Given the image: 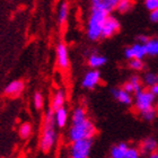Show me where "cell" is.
I'll return each mask as SVG.
<instances>
[{
    "mask_svg": "<svg viewBox=\"0 0 158 158\" xmlns=\"http://www.w3.org/2000/svg\"><path fill=\"white\" fill-rule=\"evenodd\" d=\"M56 118L54 111L50 107L44 114L43 118V130L41 140H40V148L44 152H49L54 147L58 140V133L56 130Z\"/></svg>",
    "mask_w": 158,
    "mask_h": 158,
    "instance_id": "6da1fadb",
    "label": "cell"
},
{
    "mask_svg": "<svg viewBox=\"0 0 158 158\" xmlns=\"http://www.w3.org/2000/svg\"><path fill=\"white\" fill-rule=\"evenodd\" d=\"M109 16L110 15L103 13V11L90 10L88 20H87V27H86V34L90 41L95 42V41L102 39L103 26Z\"/></svg>",
    "mask_w": 158,
    "mask_h": 158,
    "instance_id": "7a4b0ae2",
    "label": "cell"
},
{
    "mask_svg": "<svg viewBox=\"0 0 158 158\" xmlns=\"http://www.w3.org/2000/svg\"><path fill=\"white\" fill-rule=\"evenodd\" d=\"M96 127L89 118L81 123H77V124H71L69 131H68V139L70 142H76L80 140H88L93 139L95 137Z\"/></svg>",
    "mask_w": 158,
    "mask_h": 158,
    "instance_id": "3957f363",
    "label": "cell"
},
{
    "mask_svg": "<svg viewBox=\"0 0 158 158\" xmlns=\"http://www.w3.org/2000/svg\"><path fill=\"white\" fill-rule=\"evenodd\" d=\"M156 97L157 96L150 89H142L141 92L135 95L133 105L139 113L145 112L147 110L152 109L156 105Z\"/></svg>",
    "mask_w": 158,
    "mask_h": 158,
    "instance_id": "277c9868",
    "label": "cell"
},
{
    "mask_svg": "<svg viewBox=\"0 0 158 158\" xmlns=\"http://www.w3.org/2000/svg\"><path fill=\"white\" fill-rule=\"evenodd\" d=\"M93 147V139L80 140V141L71 142L69 147L70 158H88Z\"/></svg>",
    "mask_w": 158,
    "mask_h": 158,
    "instance_id": "5b68a950",
    "label": "cell"
},
{
    "mask_svg": "<svg viewBox=\"0 0 158 158\" xmlns=\"http://www.w3.org/2000/svg\"><path fill=\"white\" fill-rule=\"evenodd\" d=\"M56 63H58V67L62 70L68 69L70 66L69 52H68L67 45L63 42H60L56 44Z\"/></svg>",
    "mask_w": 158,
    "mask_h": 158,
    "instance_id": "8992f818",
    "label": "cell"
},
{
    "mask_svg": "<svg viewBox=\"0 0 158 158\" xmlns=\"http://www.w3.org/2000/svg\"><path fill=\"white\" fill-rule=\"evenodd\" d=\"M121 28V24L118 22V19L115 16L110 15L106 19L104 26H103L102 31V39H110V37L114 36L116 33H118V31Z\"/></svg>",
    "mask_w": 158,
    "mask_h": 158,
    "instance_id": "52a82bcc",
    "label": "cell"
},
{
    "mask_svg": "<svg viewBox=\"0 0 158 158\" xmlns=\"http://www.w3.org/2000/svg\"><path fill=\"white\" fill-rule=\"evenodd\" d=\"M118 0H93L90 2V10H98L103 13L111 15L116 10Z\"/></svg>",
    "mask_w": 158,
    "mask_h": 158,
    "instance_id": "ba28073f",
    "label": "cell"
},
{
    "mask_svg": "<svg viewBox=\"0 0 158 158\" xmlns=\"http://www.w3.org/2000/svg\"><path fill=\"white\" fill-rule=\"evenodd\" d=\"M147 56V49H146V45L143 44H140V43H135L132 45L128 46L127 49L124 50V56L130 61V60L133 59H138L142 60L145 56Z\"/></svg>",
    "mask_w": 158,
    "mask_h": 158,
    "instance_id": "9c48e42d",
    "label": "cell"
},
{
    "mask_svg": "<svg viewBox=\"0 0 158 158\" xmlns=\"http://www.w3.org/2000/svg\"><path fill=\"white\" fill-rule=\"evenodd\" d=\"M101 82V73L99 70L90 69L85 73L82 77L81 86L86 89H94L96 88Z\"/></svg>",
    "mask_w": 158,
    "mask_h": 158,
    "instance_id": "30bf717a",
    "label": "cell"
},
{
    "mask_svg": "<svg viewBox=\"0 0 158 158\" xmlns=\"http://www.w3.org/2000/svg\"><path fill=\"white\" fill-rule=\"evenodd\" d=\"M142 85H143V82H142V79L140 78V76L138 75H132L129 80L123 84L122 86V89H124L125 92L129 93V94H138L139 92H141L142 89Z\"/></svg>",
    "mask_w": 158,
    "mask_h": 158,
    "instance_id": "8fae6325",
    "label": "cell"
},
{
    "mask_svg": "<svg viewBox=\"0 0 158 158\" xmlns=\"http://www.w3.org/2000/svg\"><path fill=\"white\" fill-rule=\"evenodd\" d=\"M111 94L113 95V97L118 101L120 104L125 106H131L133 104V97L131 94H129L122 88H112Z\"/></svg>",
    "mask_w": 158,
    "mask_h": 158,
    "instance_id": "7c38bea8",
    "label": "cell"
},
{
    "mask_svg": "<svg viewBox=\"0 0 158 158\" xmlns=\"http://www.w3.org/2000/svg\"><path fill=\"white\" fill-rule=\"evenodd\" d=\"M157 148H158L157 140L155 138H152V137H147L146 139L142 140L139 150H140V152H141L142 155L150 156L152 154L157 152Z\"/></svg>",
    "mask_w": 158,
    "mask_h": 158,
    "instance_id": "4fadbf2b",
    "label": "cell"
},
{
    "mask_svg": "<svg viewBox=\"0 0 158 158\" xmlns=\"http://www.w3.org/2000/svg\"><path fill=\"white\" fill-rule=\"evenodd\" d=\"M24 89V82L22 80H14L9 82L5 88V95L10 96V97H16L20 95V93Z\"/></svg>",
    "mask_w": 158,
    "mask_h": 158,
    "instance_id": "5bb4252c",
    "label": "cell"
},
{
    "mask_svg": "<svg viewBox=\"0 0 158 158\" xmlns=\"http://www.w3.org/2000/svg\"><path fill=\"white\" fill-rule=\"evenodd\" d=\"M64 103H66V93L63 89H58L53 94L52 99H51V109L53 111H58L64 107Z\"/></svg>",
    "mask_w": 158,
    "mask_h": 158,
    "instance_id": "9a60e30c",
    "label": "cell"
},
{
    "mask_svg": "<svg viewBox=\"0 0 158 158\" xmlns=\"http://www.w3.org/2000/svg\"><path fill=\"white\" fill-rule=\"evenodd\" d=\"M87 62H88V66L92 68V69L98 70V68L105 66L106 62H107V58L105 56H102V54H98V53H92L90 56H88L87 59Z\"/></svg>",
    "mask_w": 158,
    "mask_h": 158,
    "instance_id": "2e32d148",
    "label": "cell"
},
{
    "mask_svg": "<svg viewBox=\"0 0 158 158\" xmlns=\"http://www.w3.org/2000/svg\"><path fill=\"white\" fill-rule=\"evenodd\" d=\"M129 148L130 146L127 142H118L116 145L112 146V148L110 150V156L111 158H123Z\"/></svg>",
    "mask_w": 158,
    "mask_h": 158,
    "instance_id": "e0dca14e",
    "label": "cell"
},
{
    "mask_svg": "<svg viewBox=\"0 0 158 158\" xmlns=\"http://www.w3.org/2000/svg\"><path fill=\"white\" fill-rule=\"evenodd\" d=\"M87 112L84 106H77L73 110L71 114V124H77L87 120Z\"/></svg>",
    "mask_w": 158,
    "mask_h": 158,
    "instance_id": "ac0fdd59",
    "label": "cell"
},
{
    "mask_svg": "<svg viewBox=\"0 0 158 158\" xmlns=\"http://www.w3.org/2000/svg\"><path fill=\"white\" fill-rule=\"evenodd\" d=\"M68 110L66 107L54 111V118H56V124L58 128H64L68 122Z\"/></svg>",
    "mask_w": 158,
    "mask_h": 158,
    "instance_id": "d6986e66",
    "label": "cell"
},
{
    "mask_svg": "<svg viewBox=\"0 0 158 158\" xmlns=\"http://www.w3.org/2000/svg\"><path fill=\"white\" fill-rule=\"evenodd\" d=\"M69 11L70 7L67 1L60 3L59 9H58V23H59V25H63L67 22L68 17H69Z\"/></svg>",
    "mask_w": 158,
    "mask_h": 158,
    "instance_id": "ffe728a7",
    "label": "cell"
},
{
    "mask_svg": "<svg viewBox=\"0 0 158 158\" xmlns=\"http://www.w3.org/2000/svg\"><path fill=\"white\" fill-rule=\"evenodd\" d=\"M142 82L148 89L154 88L156 85H158V73H152V71L146 73L142 78Z\"/></svg>",
    "mask_w": 158,
    "mask_h": 158,
    "instance_id": "44dd1931",
    "label": "cell"
},
{
    "mask_svg": "<svg viewBox=\"0 0 158 158\" xmlns=\"http://www.w3.org/2000/svg\"><path fill=\"white\" fill-rule=\"evenodd\" d=\"M148 56H158V39H150L146 44Z\"/></svg>",
    "mask_w": 158,
    "mask_h": 158,
    "instance_id": "7402d4cb",
    "label": "cell"
},
{
    "mask_svg": "<svg viewBox=\"0 0 158 158\" xmlns=\"http://www.w3.org/2000/svg\"><path fill=\"white\" fill-rule=\"evenodd\" d=\"M32 130H33V128H32V124H31L30 122H24L23 124L19 127L18 132H19V135L22 138L27 139L32 135Z\"/></svg>",
    "mask_w": 158,
    "mask_h": 158,
    "instance_id": "603a6c76",
    "label": "cell"
},
{
    "mask_svg": "<svg viewBox=\"0 0 158 158\" xmlns=\"http://www.w3.org/2000/svg\"><path fill=\"white\" fill-rule=\"evenodd\" d=\"M132 5H133V2L130 1V0H118V6H116V10L120 14H125L131 9Z\"/></svg>",
    "mask_w": 158,
    "mask_h": 158,
    "instance_id": "cb8c5ba5",
    "label": "cell"
},
{
    "mask_svg": "<svg viewBox=\"0 0 158 158\" xmlns=\"http://www.w3.org/2000/svg\"><path fill=\"white\" fill-rule=\"evenodd\" d=\"M157 110H156V107H152V109H149L147 110V111H145V112H141L139 113L140 114V116H141L145 121H154L155 120V118L157 116Z\"/></svg>",
    "mask_w": 158,
    "mask_h": 158,
    "instance_id": "d4e9b609",
    "label": "cell"
},
{
    "mask_svg": "<svg viewBox=\"0 0 158 158\" xmlns=\"http://www.w3.org/2000/svg\"><path fill=\"white\" fill-rule=\"evenodd\" d=\"M129 68L131 70H135V71H141V70L145 69L143 60H138V59L130 60L129 61Z\"/></svg>",
    "mask_w": 158,
    "mask_h": 158,
    "instance_id": "484cf974",
    "label": "cell"
},
{
    "mask_svg": "<svg viewBox=\"0 0 158 158\" xmlns=\"http://www.w3.org/2000/svg\"><path fill=\"white\" fill-rule=\"evenodd\" d=\"M33 104L36 110H41L44 106V97L40 92H35L33 96Z\"/></svg>",
    "mask_w": 158,
    "mask_h": 158,
    "instance_id": "4316f807",
    "label": "cell"
},
{
    "mask_svg": "<svg viewBox=\"0 0 158 158\" xmlns=\"http://www.w3.org/2000/svg\"><path fill=\"white\" fill-rule=\"evenodd\" d=\"M140 156H141L140 150L138 148H135V147L130 146V148L128 149V152H127V154H125L123 158H140Z\"/></svg>",
    "mask_w": 158,
    "mask_h": 158,
    "instance_id": "83f0119b",
    "label": "cell"
},
{
    "mask_svg": "<svg viewBox=\"0 0 158 158\" xmlns=\"http://www.w3.org/2000/svg\"><path fill=\"white\" fill-rule=\"evenodd\" d=\"M145 7L152 13L158 9V0H146Z\"/></svg>",
    "mask_w": 158,
    "mask_h": 158,
    "instance_id": "f1b7e54d",
    "label": "cell"
},
{
    "mask_svg": "<svg viewBox=\"0 0 158 158\" xmlns=\"http://www.w3.org/2000/svg\"><path fill=\"white\" fill-rule=\"evenodd\" d=\"M137 40H138V43H140V44H143V45H146V44L148 43L149 40H150V37H149L148 35L141 34V35H139V36L137 37Z\"/></svg>",
    "mask_w": 158,
    "mask_h": 158,
    "instance_id": "f546056e",
    "label": "cell"
},
{
    "mask_svg": "<svg viewBox=\"0 0 158 158\" xmlns=\"http://www.w3.org/2000/svg\"><path fill=\"white\" fill-rule=\"evenodd\" d=\"M149 19L152 20V23H158V9L149 14Z\"/></svg>",
    "mask_w": 158,
    "mask_h": 158,
    "instance_id": "4dcf8cb0",
    "label": "cell"
},
{
    "mask_svg": "<svg viewBox=\"0 0 158 158\" xmlns=\"http://www.w3.org/2000/svg\"><path fill=\"white\" fill-rule=\"evenodd\" d=\"M150 90H152V92L154 93L156 96H158V85H156L155 87H154V88H152Z\"/></svg>",
    "mask_w": 158,
    "mask_h": 158,
    "instance_id": "1f68e13d",
    "label": "cell"
},
{
    "mask_svg": "<svg viewBox=\"0 0 158 158\" xmlns=\"http://www.w3.org/2000/svg\"><path fill=\"white\" fill-rule=\"evenodd\" d=\"M148 158H158V150L154 154H152L150 156H148Z\"/></svg>",
    "mask_w": 158,
    "mask_h": 158,
    "instance_id": "d6a6232c",
    "label": "cell"
},
{
    "mask_svg": "<svg viewBox=\"0 0 158 158\" xmlns=\"http://www.w3.org/2000/svg\"><path fill=\"white\" fill-rule=\"evenodd\" d=\"M156 110H157V112H158V99H157V102H156V105H155Z\"/></svg>",
    "mask_w": 158,
    "mask_h": 158,
    "instance_id": "836d02e7",
    "label": "cell"
}]
</instances>
